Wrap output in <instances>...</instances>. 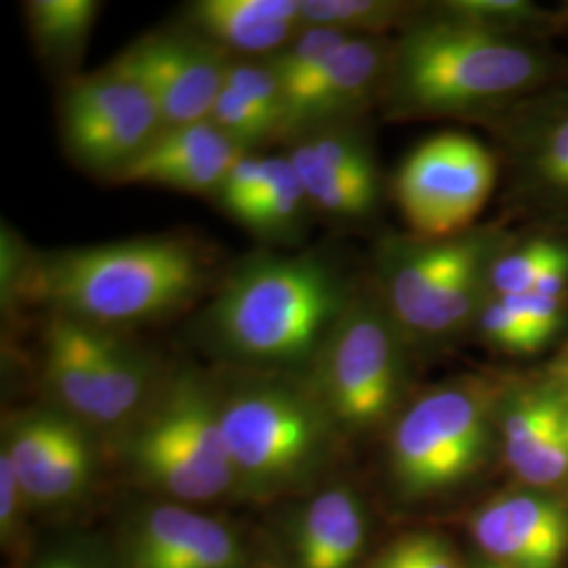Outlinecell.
Listing matches in <instances>:
<instances>
[{"label": "cell", "instance_id": "cell-1", "mask_svg": "<svg viewBox=\"0 0 568 568\" xmlns=\"http://www.w3.org/2000/svg\"><path fill=\"white\" fill-rule=\"evenodd\" d=\"M356 291L328 251H260L213 286L192 333L222 366L307 377Z\"/></svg>", "mask_w": 568, "mask_h": 568}, {"label": "cell", "instance_id": "cell-2", "mask_svg": "<svg viewBox=\"0 0 568 568\" xmlns=\"http://www.w3.org/2000/svg\"><path fill=\"white\" fill-rule=\"evenodd\" d=\"M213 267L203 244L183 234L37 251L16 305L129 333L190 310L211 291Z\"/></svg>", "mask_w": 568, "mask_h": 568}, {"label": "cell", "instance_id": "cell-3", "mask_svg": "<svg viewBox=\"0 0 568 568\" xmlns=\"http://www.w3.org/2000/svg\"><path fill=\"white\" fill-rule=\"evenodd\" d=\"M554 68L520 37L424 11L394 39L382 108L392 121L464 119L530 93Z\"/></svg>", "mask_w": 568, "mask_h": 568}, {"label": "cell", "instance_id": "cell-4", "mask_svg": "<svg viewBox=\"0 0 568 568\" xmlns=\"http://www.w3.org/2000/svg\"><path fill=\"white\" fill-rule=\"evenodd\" d=\"M211 375L239 495L274 499L328 476L345 436L305 375L234 366Z\"/></svg>", "mask_w": 568, "mask_h": 568}, {"label": "cell", "instance_id": "cell-5", "mask_svg": "<svg viewBox=\"0 0 568 568\" xmlns=\"http://www.w3.org/2000/svg\"><path fill=\"white\" fill-rule=\"evenodd\" d=\"M114 440L122 464L143 487L175 504H206L236 493L211 373L192 366L169 371Z\"/></svg>", "mask_w": 568, "mask_h": 568}, {"label": "cell", "instance_id": "cell-6", "mask_svg": "<svg viewBox=\"0 0 568 568\" xmlns=\"http://www.w3.org/2000/svg\"><path fill=\"white\" fill-rule=\"evenodd\" d=\"M501 248L499 232L488 227L443 241L392 236L379 244L375 288L408 344L448 342L476 325Z\"/></svg>", "mask_w": 568, "mask_h": 568}, {"label": "cell", "instance_id": "cell-7", "mask_svg": "<svg viewBox=\"0 0 568 568\" xmlns=\"http://www.w3.org/2000/svg\"><path fill=\"white\" fill-rule=\"evenodd\" d=\"M499 413V389L464 375L429 387L389 427L387 469L408 501L462 487L487 464Z\"/></svg>", "mask_w": 568, "mask_h": 568}, {"label": "cell", "instance_id": "cell-8", "mask_svg": "<svg viewBox=\"0 0 568 568\" xmlns=\"http://www.w3.org/2000/svg\"><path fill=\"white\" fill-rule=\"evenodd\" d=\"M408 339L377 288H361L307 373L345 438L387 426L403 410Z\"/></svg>", "mask_w": 568, "mask_h": 568}, {"label": "cell", "instance_id": "cell-9", "mask_svg": "<svg viewBox=\"0 0 568 568\" xmlns=\"http://www.w3.org/2000/svg\"><path fill=\"white\" fill-rule=\"evenodd\" d=\"M58 119L61 143L72 163L110 182L163 131L150 95L112 63L63 84Z\"/></svg>", "mask_w": 568, "mask_h": 568}, {"label": "cell", "instance_id": "cell-10", "mask_svg": "<svg viewBox=\"0 0 568 568\" xmlns=\"http://www.w3.org/2000/svg\"><path fill=\"white\" fill-rule=\"evenodd\" d=\"M497 182L487 145L464 133H438L406 156L394 196L415 236L443 241L469 232Z\"/></svg>", "mask_w": 568, "mask_h": 568}, {"label": "cell", "instance_id": "cell-11", "mask_svg": "<svg viewBox=\"0 0 568 568\" xmlns=\"http://www.w3.org/2000/svg\"><path fill=\"white\" fill-rule=\"evenodd\" d=\"M232 60L199 32L173 26L143 34L110 63L150 95L164 131L209 121Z\"/></svg>", "mask_w": 568, "mask_h": 568}, {"label": "cell", "instance_id": "cell-12", "mask_svg": "<svg viewBox=\"0 0 568 568\" xmlns=\"http://www.w3.org/2000/svg\"><path fill=\"white\" fill-rule=\"evenodd\" d=\"M0 457L13 467L28 504L79 499L98 471L95 432L58 406H30L4 417Z\"/></svg>", "mask_w": 568, "mask_h": 568}, {"label": "cell", "instance_id": "cell-13", "mask_svg": "<svg viewBox=\"0 0 568 568\" xmlns=\"http://www.w3.org/2000/svg\"><path fill=\"white\" fill-rule=\"evenodd\" d=\"M119 567L246 568V549L224 523L164 501L131 516L121 537Z\"/></svg>", "mask_w": 568, "mask_h": 568}, {"label": "cell", "instance_id": "cell-14", "mask_svg": "<svg viewBox=\"0 0 568 568\" xmlns=\"http://www.w3.org/2000/svg\"><path fill=\"white\" fill-rule=\"evenodd\" d=\"M394 39L347 37L325 61L321 74L284 122L283 143L312 131L349 126L382 103Z\"/></svg>", "mask_w": 568, "mask_h": 568}, {"label": "cell", "instance_id": "cell-15", "mask_svg": "<svg viewBox=\"0 0 568 568\" xmlns=\"http://www.w3.org/2000/svg\"><path fill=\"white\" fill-rule=\"evenodd\" d=\"M469 530L499 567L560 568L568 551L567 506L539 490L495 497L474 511Z\"/></svg>", "mask_w": 568, "mask_h": 568}, {"label": "cell", "instance_id": "cell-16", "mask_svg": "<svg viewBox=\"0 0 568 568\" xmlns=\"http://www.w3.org/2000/svg\"><path fill=\"white\" fill-rule=\"evenodd\" d=\"M246 154L211 121L164 129L150 148L114 180L124 185H156L196 196H215L225 175Z\"/></svg>", "mask_w": 568, "mask_h": 568}, {"label": "cell", "instance_id": "cell-17", "mask_svg": "<svg viewBox=\"0 0 568 568\" xmlns=\"http://www.w3.org/2000/svg\"><path fill=\"white\" fill-rule=\"evenodd\" d=\"M501 436L509 469L530 487L567 480V410L560 387L549 382L511 394L501 406Z\"/></svg>", "mask_w": 568, "mask_h": 568}, {"label": "cell", "instance_id": "cell-18", "mask_svg": "<svg viewBox=\"0 0 568 568\" xmlns=\"http://www.w3.org/2000/svg\"><path fill=\"white\" fill-rule=\"evenodd\" d=\"M182 26L230 58L265 60L304 28L302 0H194L183 9Z\"/></svg>", "mask_w": 568, "mask_h": 568}, {"label": "cell", "instance_id": "cell-19", "mask_svg": "<svg viewBox=\"0 0 568 568\" xmlns=\"http://www.w3.org/2000/svg\"><path fill=\"white\" fill-rule=\"evenodd\" d=\"M368 537L363 497L347 485L316 490L297 516L291 541L293 568H356Z\"/></svg>", "mask_w": 568, "mask_h": 568}, {"label": "cell", "instance_id": "cell-20", "mask_svg": "<svg viewBox=\"0 0 568 568\" xmlns=\"http://www.w3.org/2000/svg\"><path fill=\"white\" fill-rule=\"evenodd\" d=\"M102 7L98 0H28L23 13L39 58L55 70L74 68L84 55Z\"/></svg>", "mask_w": 568, "mask_h": 568}, {"label": "cell", "instance_id": "cell-21", "mask_svg": "<svg viewBox=\"0 0 568 568\" xmlns=\"http://www.w3.org/2000/svg\"><path fill=\"white\" fill-rule=\"evenodd\" d=\"M300 182L304 185L310 209L337 222H363L379 204L382 182L377 173H345L291 159Z\"/></svg>", "mask_w": 568, "mask_h": 568}, {"label": "cell", "instance_id": "cell-22", "mask_svg": "<svg viewBox=\"0 0 568 568\" xmlns=\"http://www.w3.org/2000/svg\"><path fill=\"white\" fill-rule=\"evenodd\" d=\"M310 203L293 164L284 156H270V171L260 199L236 220L244 230L264 241L295 239L304 227Z\"/></svg>", "mask_w": 568, "mask_h": 568}, {"label": "cell", "instance_id": "cell-23", "mask_svg": "<svg viewBox=\"0 0 568 568\" xmlns=\"http://www.w3.org/2000/svg\"><path fill=\"white\" fill-rule=\"evenodd\" d=\"M424 13L398 0H302V26L328 28L345 37H387L405 30Z\"/></svg>", "mask_w": 568, "mask_h": 568}, {"label": "cell", "instance_id": "cell-24", "mask_svg": "<svg viewBox=\"0 0 568 568\" xmlns=\"http://www.w3.org/2000/svg\"><path fill=\"white\" fill-rule=\"evenodd\" d=\"M342 32L328 28L305 26L293 41L281 49L276 55L265 58L272 72L281 82L284 95V122L288 114L304 100L307 91L321 74L328 55L345 41ZM284 131V129H283Z\"/></svg>", "mask_w": 568, "mask_h": 568}, {"label": "cell", "instance_id": "cell-25", "mask_svg": "<svg viewBox=\"0 0 568 568\" xmlns=\"http://www.w3.org/2000/svg\"><path fill=\"white\" fill-rule=\"evenodd\" d=\"M562 262H568L567 244L548 239L501 248L488 270V291L493 297L528 295L551 267Z\"/></svg>", "mask_w": 568, "mask_h": 568}, {"label": "cell", "instance_id": "cell-26", "mask_svg": "<svg viewBox=\"0 0 568 568\" xmlns=\"http://www.w3.org/2000/svg\"><path fill=\"white\" fill-rule=\"evenodd\" d=\"M525 152L528 180L549 199L568 203V98L539 122Z\"/></svg>", "mask_w": 568, "mask_h": 568}, {"label": "cell", "instance_id": "cell-27", "mask_svg": "<svg viewBox=\"0 0 568 568\" xmlns=\"http://www.w3.org/2000/svg\"><path fill=\"white\" fill-rule=\"evenodd\" d=\"M440 11L508 37L549 23L548 13L527 0H450L440 4Z\"/></svg>", "mask_w": 568, "mask_h": 568}, {"label": "cell", "instance_id": "cell-28", "mask_svg": "<svg viewBox=\"0 0 568 568\" xmlns=\"http://www.w3.org/2000/svg\"><path fill=\"white\" fill-rule=\"evenodd\" d=\"M209 121L246 152H260L267 143L281 142L278 124L225 84Z\"/></svg>", "mask_w": 568, "mask_h": 568}, {"label": "cell", "instance_id": "cell-29", "mask_svg": "<svg viewBox=\"0 0 568 568\" xmlns=\"http://www.w3.org/2000/svg\"><path fill=\"white\" fill-rule=\"evenodd\" d=\"M224 84L234 89L236 93H241L246 102L260 108L270 121L276 122L281 129V142H283V89L267 61L234 58L227 65Z\"/></svg>", "mask_w": 568, "mask_h": 568}, {"label": "cell", "instance_id": "cell-30", "mask_svg": "<svg viewBox=\"0 0 568 568\" xmlns=\"http://www.w3.org/2000/svg\"><path fill=\"white\" fill-rule=\"evenodd\" d=\"M366 568H464L447 539L434 532H408L382 549Z\"/></svg>", "mask_w": 568, "mask_h": 568}, {"label": "cell", "instance_id": "cell-31", "mask_svg": "<svg viewBox=\"0 0 568 568\" xmlns=\"http://www.w3.org/2000/svg\"><path fill=\"white\" fill-rule=\"evenodd\" d=\"M476 325L488 344L509 354H532L541 349L530 326L506 297H488L487 304L478 314Z\"/></svg>", "mask_w": 568, "mask_h": 568}, {"label": "cell", "instance_id": "cell-32", "mask_svg": "<svg viewBox=\"0 0 568 568\" xmlns=\"http://www.w3.org/2000/svg\"><path fill=\"white\" fill-rule=\"evenodd\" d=\"M267 171H270V156L260 152L246 154L225 175L213 201L236 222L244 211L260 199Z\"/></svg>", "mask_w": 568, "mask_h": 568}, {"label": "cell", "instance_id": "cell-33", "mask_svg": "<svg viewBox=\"0 0 568 568\" xmlns=\"http://www.w3.org/2000/svg\"><path fill=\"white\" fill-rule=\"evenodd\" d=\"M514 310L525 318L539 345L548 344L549 339L560 331L565 323V297H546L537 293L506 297Z\"/></svg>", "mask_w": 568, "mask_h": 568}, {"label": "cell", "instance_id": "cell-34", "mask_svg": "<svg viewBox=\"0 0 568 568\" xmlns=\"http://www.w3.org/2000/svg\"><path fill=\"white\" fill-rule=\"evenodd\" d=\"M28 499L20 487V480L9 466L4 457H0V532H2V544L11 541L16 537V528L20 523L21 508H26Z\"/></svg>", "mask_w": 568, "mask_h": 568}, {"label": "cell", "instance_id": "cell-35", "mask_svg": "<svg viewBox=\"0 0 568 568\" xmlns=\"http://www.w3.org/2000/svg\"><path fill=\"white\" fill-rule=\"evenodd\" d=\"M39 568H98L91 560L77 556V554H53L42 560Z\"/></svg>", "mask_w": 568, "mask_h": 568}, {"label": "cell", "instance_id": "cell-36", "mask_svg": "<svg viewBox=\"0 0 568 568\" xmlns=\"http://www.w3.org/2000/svg\"><path fill=\"white\" fill-rule=\"evenodd\" d=\"M549 382L554 386L562 387L568 389V345H565V349L558 354V358L549 366Z\"/></svg>", "mask_w": 568, "mask_h": 568}, {"label": "cell", "instance_id": "cell-37", "mask_svg": "<svg viewBox=\"0 0 568 568\" xmlns=\"http://www.w3.org/2000/svg\"><path fill=\"white\" fill-rule=\"evenodd\" d=\"M471 568H506L499 567V565H495V562H490V560H483V562H476Z\"/></svg>", "mask_w": 568, "mask_h": 568}, {"label": "cell", "instance_id": "cell-38", "mask_svg": "<svg viewBox=\"0 0 568 568\" xmlns=\"http://www.w3.org/2000/svg\"><path fill=\"white\" fill-rule=\"evenodd\" d=\"M556 18H558V26H560V23H565V21H567L568 18V7L567 9H565V11H562V13H558Z\"/></svg>", "mask_w": 568, "mask_h": 568}, {"label": "cell", "instance_id": "cell-39", "mask_svg": "<svg viewBox=\"0 0 568 568\" xmlns=\"http://www.w3.org/2000/svg\"><path fill=\"white\" fill-rule=\"evenodd\" d=\"M562 389V387H560ZM562 394H565V410H567V436H568V389H562Z\"/></svg>", "mask_w": 568, "mask_h": 568}]
</instances>
